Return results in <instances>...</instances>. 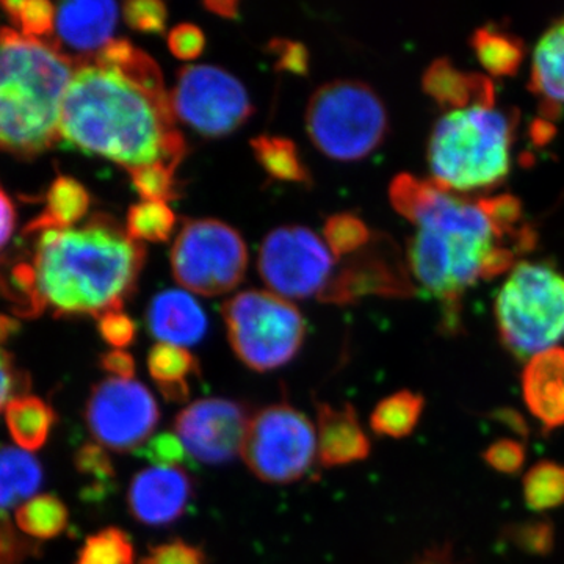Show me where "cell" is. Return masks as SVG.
<instances>
[{"label":"cell","mask_w":564,"mask_h":564,"mask_svg":"<svg viewBox=\"0 0 564 564\" xmlns=\"http://www.w3.org/2000/svg\"><path fill=\"white\" fill-rule=\"evenodd\" d=\"M35 232L31 261L13 270L21 313L51 307L63 315L101 318L121 311L139 281L144 247L106 217Z\"/></svg>","instance_id":"obj_1"},{"label":"cell","mask_w":564,"mask_h":564,"mask_svg":"<svg viewBox=\"0 0 564 564\" xmlns=\"http://www.w3.org/2000/svg\"><path fill=\"white\" fill-rule=\"evenodd\" d=\"M174 120L170 96L96 62L74 73L63 101L61 139L129 172L159 162L177 169L185 143Z\"/></svg>","instance_id":"obj_2"},{"label":"cell","mask_w":564,"mask_h":564,"mask_svg":"<svg viewBox=\"0 0 564 564\" xmlns=\"http://www.w3.org/2000/svg\"><path fill=\"white\" fill-rule=\"evenodd\" d=\"M406 220L417 226L408 252L411 270L423 289L448 304V326L454 329L456 304L484 278L497 248L491 223L478 204L456 198L433 181L423 182Z\"/></svg>","instance_id":"obj_3"},{"label":"cell","mask_w":564,"mask_h":564,"mask_svg":"<svg viewBox=\"0 0 564 564\" xmlns=\"http://www.w3.org/2000/svg\"><path fill=\"white\" fill-rule=\"evenodd\" d=\"M77 68L47 40L0 31V151L35 158L61 140L63 101Z\"/></svg>","instance_id":"obj_4"},{"label":"cell","mask_w":564,"mask_h":564,"mask_svg":"<svg viewBox=\"0 0 564 564\" xmlns=\"http://www.w3.org/2000/svg\"><path fill=\"white\" fill-rule=\"evenodd\" d=\"M513 126L494 107L451 110L434 126L429 163L445 191L494 187L510 173Z\"/></svg>","instance_id":"obj_5"},{"label":"cell","mask_w":564,"mask_h":564,"mask_svg":"<svg viewBox=\"0 0 564 564\" xmlns=\"http://www.w3.org/2000/svg\"><path fill=\"white\" fill-rule=\"evenodd\" d=\"M500 339L518 358H532L564 339V276L544 263L516 265L496 302Z\"/></svg>","instance_id":"obj_6"},{"label":"cell","mask_w":564,"mask_h":564,"mask_svg":"<svg viewBox=\"0 0 564 564\" xmlns=\"http://www.w3.org/2000/svg\"><path fill=\"white\" fill-rule=\"evenodd\" d=\"M306 129L329 159L361 161L383 143L388 111L369 85L334 80L318 88L307 104Z\"/></svg>","instance_id":"obj_7"},{"label":"cell","mask_w":564,"mask_h":564,"mask_svg":"<svg viewBox=\"0 0 564 564\" xmlns=\"http://www.w3.org/2000/svg\"><path fill=\"white\" fill-rule=\"evenodd\" d=\"M221 313L237 358L256 372L291 362L306 336L302 313L276 293L240 292L223 304Z\"/></svg>","instance_id":"obj_8"},{"label":"cell","mask_w":564,"mask_h":564,"mask_svg":"<svg viewBox=\"0 0 564 564\" xmlns=\"http://www.w3.org/2000/svg\"><path fill=\"white\" fill-rule=\"evenodd\" d=\"M317 455V433L310 419L288 403L252 415L242 448L243 462L259 480L288 485L302 480Z\"/></svg>","instance_id":"obj_9"},{"label":"cell","mask_w":564,"mask_h":564,"mask_svg":"<svg viewBox=\"0 0 564 564\" xmlns=\"http://www.w3.org/2000/svg\"><path fill=\"white\" fill-rule=\"evenodd\" d=\"M248 250L242 236L226 223L204 218L184 225L172 250L174 278L204 296L232 291L243 281Z\"/></svg>","instance_id":"obj_10"},{"label":"cell","mask_w":564,"mask_h":564,"mask_svg":"<svg viewBox=\"0 0 564 564\" xmlns=\"http://www.w3.org/2000/svg\"><path fill=\"white\" fill-rule=\"evenodd\" d=\"M170 102L174 118L212 139L237 131L252 115L250 96L243 85L218 66L182 68Z\"/></svg>","instance_id":"obj_11"},{"label":"cell","mask_w":564,"mask_h":564,"mask_svg":"<svg viewBox=\"0 0 564 564\" xmlns=\"http://www.w3.org/2000/svg\"><path fill=\"white\" fill-rule=\"evenodd\" d=\"M334 254L304 226H282L263 240L259 252L262 280L282 299L321 295L332 281Z\"/></svg>","instance_id":"obj_12"},{"label":"cell","mask_w":564,"mask_h":564,"mask_svg":"<svg viewBox=\"0 0 564 564\" xmlns=\"http://www.w3.org/2000/svg\"><path fill=\"white\" fill-rule=\"evenodd\" d=\"M85 414L93 437L118 454L139 451L161 419L147 386L120 378H107L93 388Z\"/></svg>","instance_id":"obj_13"},{"label":"cell","mask_w":564,"mask_h":564,"mask_svg":"<svg viewBox=\"0 0 564 564\" xmlns=\"http://www.w3.org/2000/svg\"><path fill=\"white\" fill-rule=\"evenodd\" d=\"M248 423L250 417L242 404L204 399L177 414L174 432L192 458L204 464H223L242 454Z\"/></svg>","instance_id":"obj_14"},{"label":"cell","mask_w":564,"mask_h":564,"mask_svg":"<svg viewBox=\"0 0 564 564\" xmlns=\"http://www.w3.org/2000/svg\"><path fill=\"white\" fill-rule=\"evenodd\" d=\"M193 497V481L180 467H150L132 478L128 505L140 524L170 525L187 511Z\"/></svg>","instance_id":"obj_15"},{"label":"cell","mask_w":564,"mask_h":564,"mask_svg":"<svg viewBox=\"0 0 564 564\" xmlns=\"http://www.w3.org/2000/svg\"><path fill=\"white\" fill-rule=\"evenodd\" d=\"M118 21L113 2H66L55 11V39L50 41L63 54L87 55L101 52L111 41Z\"/></svg>","instance_id":"obj_16"},{"label":"cell","mask_w":564,"mask_h":564,"mask_svg":"<svg viewBox=\"0 0 564 564\" xmlns=\"http://www.w3.org/2000/svg\"><path fill=\"white\" fill-rule=\"evenodd\" d=\"M522 395L530 414L545 430L564 426V348L538 352L522 372Z\"/></svg>","instance_id":"obj_17"},{"label":"cell","mask_w":564,"mask_h":564,"mask_svg":"<svg viewBox=\"0 0 564 564\" xmlns=\"http://www.w3.org/2000/svg\"><path fill=\"white\" fill-rule=\"evenodd\" d=\"M317 452L325 467L347 466L369 456V437L351 404L337 410L332 404L317 403Z\"/></svg>","instance_id":"obj_18"},{"label":"cell","mask_w":564,"mask_h":564,"mask_svg":"<svg viewBox=\"0 0 564 564\" xmlns=\"http://www.w3.org/2000/svg\"><path fill=\"white\" fill-rule=\"evenodd\" d=\"M408 289L403 278L393 272L384 259L362 252L348 262L336 278H332L318 300L323 303L345 304L367 293L404 295Z\"/></svg>","instance_id":"obj_19"},{"label":"cell","mask_w":564,"mask_h":564,"mask_svg":"<svg viewBox=\"0 0 564 564\" xmlns=\"http://www.w3.org/2000/svg\"><path fill=\"white\" fill-rule=\"evenodd\" d=\"M148 326L162 344H198L207 332V317L199 303L184 291H166L152 300L148 311Z\"/></svg>","instance_id":"obj_20"},{"label":"cell","mask_w":564,"mask_h":564,"mask_svg":"<svg viewBox=\"0 0 564 564\" xmlns=\"http://www.w3.org/2000/svg\"><path fill=\"white\" fill-rule=\"evenodd\" d=\"M423 90L441 106L454 110L494 107L496 101V90L489 77L456 69L454 63L447 58L434 61L426 68Z\"/></svg>","instance_id":"obj_21"},{"label":"cell","mask_w":564,"mask_h":564,"mask_svg":"<svg viewBox=\"0 0 564 564\" xmlns=\"http://www.w3.org/2000/svg\"><path fill=\"white\" fill-rule=\"evenodd\" d=\"M148 370L165 400L182 403L191 397L188 378L199 375V364L187 348L161 343L148 355Z\"/></svg>","instance_id":"obj_22"},{"label":"cell","mask_w":564,"mask_h":564,"mask_svg":"<svg viewBox=\"0 0 564 564\" xmlns=\"http://www.w3.org/2000/svg\"><path fill=\"white\" fill-rule=\"evenodd\" d=\"M530 88L545 102H564V18L552 24L534 47Z\"/></svg>","instance_id":"obj_23"},{"label":"cell","mask_w":564,"mask_h":564,"mask_svg":"<svg viewBox=\"0 0 564 564\" xmlns=\"http://www.w3.org/2000/svg\"><path fill=\"white\" fill-rule=\"evenodd\" d=\"M43 485V469L35 456L20 448L0 447V511L17 507Z\"/></svg>","instance_id":"obj_24"},{"label":"cell","mask_w":564,"mask_h":564,"mask_svg":"<svg viewBox=\"0 0 564 564\" xmlns=\"http://www.w3.org/2000/svg\"><path fill=\"white\" fill-rule=\"evenodd\" d=\"M6 414L11 436L25 452L43 447L55 421L50 404L32 395L14 397L7 404Z\"/></svg>","instance_id":"obj_25"},{"label":"cell","mask_w":564,"mask_h":564,"mask_svg":"<svg viewBox=\"0 0 564 564\" xmlns=\"http://www.w3.org/2000/svg\"><path fill=\"white\" fill-rule=\"evenodd\" d=\"M478 62L494 77L514 76L525 57L524 41L494 28H480L470 39Z\"/></svg>","instance_id":"obj_26"},{"label":"cell","mask_w":564,"mask_h":564,"mask_svg":"<svg viewBox=\"0 0 564 564\" xmlns=\"http://www.w3.org/2000/svg\"><path fill=\"white\" fill-rule=\"evenodd\" d=\"M425 399L419 393L400 391L386 397L370 415V426L378 436L402 440L410 436L421 421Z\"/></svg>","instance_id":"obj_27"},{"label":"cell","mask_w":564,"mask_h":564,"mask_svg":"<svg viewBox=\"0 0 564 564\" xmlns=\"http://www.w3.org/2000/svg\"><path fill=\"white\" fill-rule=\"evenodd\" d=\"M90 207V195L79 182L70 177H58L47 196V207L40 218L32 223V229L66 228L74 226Z\"/></svg>","instance_id":"obj_28"},{"label":"cell","mask_w":564,"mask_h":564,"mask_svg":"<svg viewBox=\"0 0 564 564\" xmlns=\"http://www.w3.org/2000/svg\"><path fill=\"white\" fill-rule=\"evenodd\" d=\"M252 152L274 180L285 182H310V173L303 165L295 143L282 137L261 135L251 140Z\"/></svg>","instance_id":"obj_29"},{"label":"cell","mask_w":564,"mask_h":564,"mask_svg":"<svg viewBox=\"0 0 564 564\" xmlns=\"http://www.w3.org/2000/svg\"><path fill=\"white\" fill-rule=\"evenodd\" d=\"M68 508L58 497L44 494L28 503L21 505L17 511V524L22 532L39 540H51L58 536L68 525Z\"/></svg>","instance_id":"obj_30"},{"label":"cell","mask_w":564,"mask_h":564,"mask_svg":"<svg viewBox=\"0 0 564 564\" xmlns=\"http://www.w3.org/2000/svg\"><path fill=\"white\" fill-rule=\"evenodd\" d=\"M522 491L533 511L555 510L564 505V466L554 462L534 464L525 474Z\"/></svg>","instance_id":"obj_31"},{"label":"cell","mask_w":564,"mask_h":564,"mask_svg":"<svg viewBox=\"0 0 564 564\" xmlns=\"http://www.w3.org/2000/svg\"><path fill=\"white\" fill-rule=\"evenodd\" d=\"M176 226V215L169 204L162 202H143L131 207L128 214L126 231L133 240L141 243L165 242L172 237Z\"/></svg>","instance_id":"obj_32"},{"label":"cell","mask_w":564,"mask_h":564,"mask_svg":"<svg viewBox=\"0 0 564 564\" xmlns=\"http://www.w3.org/2000/svg\"><path fill=\"white\" fill-rule=\"evenodd\" d=\"M76 564H135V551L128 533L110 527L87 538Z\"/></svg>","instance_id":"obj_33"},{"label":"cell","mask_w":564,"mask_h":564,"mask_svg":"<svg viewBox=\"0 0 564 564\" xmlns=\"http://www.w3.org/2000/svg\"><path fill=\"white\" fill-rule=\"evenodd\" d=\"M323 234L334 258H344L361 251L370 242V231L366 223L351 214H337L329 217Z\"/></svg>","instance_id":"obj_34"},{"label":"cell","mask_w":564,"mask_h":564,"mask_svg":"<svg viewBox=\"0 0 564 564\" xmlns=\"http://www.w3.org/2000/svg\"><path fill=\"white\" fill-rule=\"evenodd\" d=\"M176 169L169 163H152L131 170L133 187L143 202H172L177 196Z\"/></svg>","instance_id":"obj_35"},{"label":"cell","mask_w":564,"mask_h":564,"mask_svg":"<svg viewBox=\"0 0 564 564\" xmlns=\"http://www.w3.org/2000/svg\"><path fill=\"white\" fill-rule=\"evenodd\" d=\"M2 7L24 35L40 40L52 35L55 10L51 2H3Z\"/></svg>","instance_id":"obj_36"},{"label":"cell","mask_w":564,"mask_h":564,"mask_svg":"<svg viewBox=\"0 0 564 564\" xmlns=\"http://www.w3.org/2000/svg\"><path fill=\"white\" fill-rule=\"evenodd\" d=\"M137 455L148 459L155 467H180L191 466L192 456L185 445L182 444L177 434L161 433L152 436L147 444L141 445Z\"/></svg>","instance_id":"obj_37"},{"label":"cell","mask_w":564,"mask_h":564,"mask_svg":"<svg viewBox=\"0 0 564 564\" xmlns=\"http://www.w3.org/2000/svg\"><path fill=\"white\" fill-rule=\"evenodd\" d=\"M126 22L135 31L144 33H163L165 31V3L159 0H132L124 6Z\"/></svg>","instance_id":"obj_38"},{"label":"cell","mask_w":564,"mask_h":564,"mask_svg":"<svg viewBox=\"0 0 564 564\" xmlns=\"http://www.w3.org/2000/svg\"><path fill=\"white\" fill-rule=\"evenodd\" d=\"M491 223L494 234L502 237L514 231L516 223L521 220L522 204L511 195H500L496 198L481 199L478 203Z\"/></svg>","instance_id":"obj_39"},{"label":"cell","mask_w":564,"mask_h":564,"mask_svg":"<svg viewBox=\"0 0 564 564\" xmlns=\"http://www.w3.org/2000/svg\"><path fill=\"white\" fill-rule=\"evenodd\" d=\"M484 458L497 473L518 474L525 464V447L516 440H499L486 448Z\"/></svg>","instance_id":"obj_40"},{"label":"cell","mask_w":564,"mask_h":564,"mask_svg":"<svg viewBox=\"0 0 564 564\" xmlns=\"http://www.w3.org/2000/svg\"><path fill=\"white\" fill-rule=\"evenodd\" d=\"M76 467L80 474L95 478L101 488L115 478V467L102 445L85 444L76 454Z\"/></svg>","instance_id":"obj_41"},{"label":"cell","mask_w":564,"mask_h":564,"mask_svg":"<svg viewBox=\"0 0 564 564\" xmlns=\"http://www.w3.org/2000/svg\"><path fill=\"white\" fill-rule=\"evenodd\" d=\"M140 564H206L202 549L182 540L154 545Z\"/></svg>","instance_id":"obj_42"},{"label":"cell","mask_w":564,"mask_h":564,"mask_svg":"<svg viewBox=\"0 0 564 564\" xmlns=\"http://www.w3.org/2000/svg\"><path fill=\"white\" fill-rule=\"evenodd\" d=\"M169 47L174 57L180 58V61H195L206 47V36H204L198 25L184 22V24L176 25L170 32Z\"/></svg>","instance_id":"obj_43"},{"label":"cell","mask_w":564,"mask_h":564,"mask_svg":"<svg viewBox=\"0 0 564 564\" xmlns=\"http://www.w3.org/2000/svg\"><path fill=\"white\" fill-rule=\"evenodd\" d=\"M270 54L276 58V68L304 76L310 69V52L302 43L291 40H273L269 44Z\"/></svg>","instance_id":"obj_44"},{"label":"cell","mask_w":564,"mask_h":564,"mask_svg":"<svg viewBox=\"0 0 564 564\" xmlns=\"http://www.w3.org/2000/svg\"><path fill=\"white\" fill-rule=\"evenodd\" d=\"M99 333L107 344L121 350L129 347L135 339L137 325L128 314L111 311L99 318Z\"/></svg>","instance_id":"obj_45"},{"label":"cell","mask_w":564,"mask_h":564,"mask_svg":"<svg viewBox=\"0 0 564 564\" xmlns=\"http://www.w3.org/2000/svg\"><path fill=\"white\" fill-rule=\"evenodd\" d=\"M21 381H24V377L18 372L13 359L0 348V410L13 400L11 397L20 389Z\"/></svg>","instance_id":"obj_46"},{"label":"cell","mask_w":564,"mask_h":564,"mask_svg":"<svg viewBox=\"0 0 564 564\" xmlns=\"http://www.w3.org/2000/svg\"><path fill=\"white\" fill-rule=\"evenodd\" d=\"M101 366L111 377L120 380H133L135 375V359L131 352L124 350H111L102 355Z\"/></svg>","instance_id":"obj_47"},{"label":"cell","mask_w":564,"mask_h":564,"mask_svg":"<svg viewBox=\"0 0 564 564\" xmlns=\"http://www.w3.org/2000/svg\"><path fill=\"white\" fill-rule=\"evenodd\" d=\"M17 225V212L6 192L0 188V251L10 242Z\"/></svg>","instance_id":"obj_48"},{"label":"cell","mask_w":564,"mask_h":564,"mask_svg":"<svg viewBox=\"0 0 564 564\" xmlns=\"http://www.w3.org/2000/svg\"><path fill=\"white\" fill-rule=\"evenodd\" d=\"M210 13L218 14V17L226 18V20H234L239 14V3L232 0H210L204 3Z\"/></svg>","instance_id":"obj_49"},{"label":"cell","mask_w":564,"mask_h":564,"mask_svg":"<svg viewBox=\"0 0 564 564\" xmlns=\"http://www.w3.org/2000/svg\"><path fill=\"white\" fill-rule=\"evenodd\" d=\"M552 135H554V128H552L551 122L543 120H538L533 122L532 137L534 143H547V141L552 139Z\"/></svg>","instance_id":"obj_50"}]
</instances>
